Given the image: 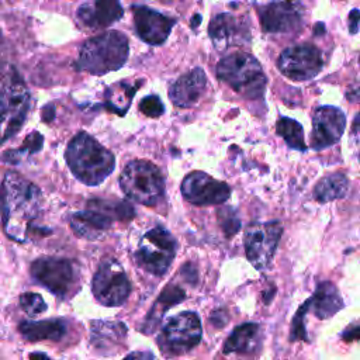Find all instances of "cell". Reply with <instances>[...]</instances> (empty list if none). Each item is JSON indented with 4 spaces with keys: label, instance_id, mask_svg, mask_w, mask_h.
<instances>
[{
    "label": "cell",
    "instance_id": "1f68e13d",
    "mask_svg": "<svg viewBox=\"0 0 360 360\" xmlns=\"http://www.w3.org/2000/svg\"><path fill=\"white\" fill-rule=\"evenodd\" d=\"M139 110L145 115L152 117V118H158L165 112V107H163L162 100L155 94H150V96H146L145 98H142L141 103H139Z\"/></svg>",
    "mask_w": 360,
    "mask_h": 360
},
{
    "label": "cell",
    "instance_id": "7402d4cb",
    "mask_svg": "<svg viewBox=\"0 0 360 360\" xmlns=\"http://www.w3.org/2000/svg\"><path fill=\"white\" fill-rule=\"evenodd\" d=\"M307 301L308 311L311 309L321 319L330 318L343 307V301L342 297L339 295L338 288L329 281L321 283L316 287L315 294Z\"/></svg>",
    "mask_w": 360,
    "mask_h": 360
},
{
    "label": "cell",
    "instance_id": "484cf974",
    "mask_svg": "<svg viewBox=\"0 0 360 360\" xmlns=\"http://www.w3.org/2000/svg\"><path fill=\"white\" fill-rule=\"evenodd\" d=\"M257 332V323H243L238 326L224 343V353H245L250 350Z\"/></svg>",
    "mask_w": 360,
    "mask_h": 360
},
{
    "label": "cell",
    "instance_id": "e0dca14e",
    "mask_svg": "<svg viewBox=\"0 0 360 360\" xmlns=\"http://www.w3.org/2000/svg\"><path fill=\"white\" fill-rule=\"evenodd\" d=\"M134 24L138 37L149 45L163 44L176 20L145 6H132Z\"/></svg>",
    "mask_w": 360,
    "mask_h": 360
},
{
    "label": "cell",
    "instance_id": "8992f818",
    "mask_svg": "<svg viewBox=\"0 0 360 360\" xmlns=\"http://www.w3.org/2000/svg\"><path fill=\"white\" fill-rule=\"evenodd\" d=\"M120 186L127 197L143 205H156L165 193L160 170L148 160L129 162L120 176Z\"/></svg>",
    "mask_w": 360,
    "mask_h": 360
},
{
    "label": "cell",
    "instance_id": "5b68a950",
    "mask_svg": "<svg viewBox=\"0 0 360 360\" xmlns=\"http://www.w3.org/2000/svg\"><path fill=\"white\" fill-rule=\"evenodd\" d=\"M217 77L236 93L257 98L266 87V76L257 59L246 52H233L217 65Z\"/></svg>",
    "mask_w": 360,
    "mask_h": 360
},
{
    "label": "cell",
    "instance_id": "ac0fdd59",
    "mask_svg": "<svg viewBox=\"0 0 360 360\" xmlns=\"http://www.w3.org/2000/svg\"><path fill=\"white\" fill-rule=\"evenodd\" d=\"M207 84L205 72L195 68L180 76L169 89V97L177 107H190L202 96Z\"/></svg>",
    "mask_w": 360,
    "mask_h": 360
},
{
    "label": "cell",
    "instance_id": "277c9868",
    "mask_svg": "<svg viewBox=\"0 0 360 360\" xmlns=\"http://www.w3.org/2000/svg\"><path fill=\"white\" fill-rule=\"evenodd\" d=\"M128 52V39L122 32L105 31L83 44L76 68L91 75H105L124 66Z\"/></svg>",
    "mask_w": 360,
    "mask_h": 360
},
{
    "label": "cell",
    "instance_id": "3957f363",
    "mask_svg": "<svg viewBox=\"0 0 360 360\" xmlns=\"http://www.w3.org/2000/svg\"><path fill=\"white\" fill-rule=\"evenodd\" d=\"M30 91L10 62L0 63V143L14 136L25 122Z\"/></svg>",
    "mask_w": 360,
    "mask_h": 360
},
{
    "label": "cell",
    "instance_id": "4fadbf2b",
    "mask_svg": "<svg viewBox=\"0 0 360 360\" xmlns=\"http://www.w3.org/2000/svg\"><path fill=\"white\" fill-rule=\"evenodd\" d=\"M202 329L197 314L181 312L167 321L162 330L165 346L174 354H181L195 347L201 340Z\"/></svg>",
    "mask_w": 360,
    "mask_h": 360
},
{
    "label": "cell",
    "instance_id": "9a60e30c",
    "mask_svg": "<svg viewBox=\"0 0 360 360\" xmlns=\"http://www.w3.org/2000/svg\"><path fill=\"white\" fill-rule=\"evenodd\" d=\"M346 117L342 110L332 105H321L312 117L311 146L315 150H322L335 145L343 135Z\"/></svg>",
    "mask_w": 360,
    "mask_h": 360
},
{
    "label": "cell",
    "instance_id": "7c38bea8",
    "mask_svg": "<svg viewBox=\"0 0 360 360\" xmlns=\"http://www.w3.org/2000/svg\"><path fill=\"white\" fill-rule=\"evenodd\" d=\"M304 6L300 0H273L257 7L264 32H292L304 21Z\"/></svg>",
    "mask_w": 360,
    "mask_h": 360
},
{
    "label": "cell",
    "instance_id": "2e32d148",
    "mask_svg": "<svg viewBox=\"0 0 360 360\" xmlns=\"http://www.w3.org/2000/svg\"><path fill=\"white\" fill-rule=\"evenodd\" d=\"M208 35L212 45L218 51H224L231 46L249 42L250 28L243 18L229 13H221L211 20L208 25Z\"/></svg>",
    "mask_w": 360,
    "mask_h": 360
},
{
    "label": "cell",
    "instance_id": "836d02e7",
    "mask_svg": "<svg viewBox=\"0 0 360 360\" xmlns=\"http://www.w3.org/2000/svg\"><path fill=\"white\" fill-rule=\"evenodd\" d=\"M124 360H156V359L150 352L141 350V352H132Z\"/></svg>",
    "mask_w": 360,
    "mask_h": 360
},
{
    "label": "cell",
    "instance_id": "603a6c76",
    "mask_svg": "<svg viewBox=\"0 0 360 360\" xmlns=\"http://www.w3.org/2000/svg\"><path fill=\"white\" fill-rule=\"evenodd\" d=\"M20 333L31 340H59L65 332H66V325L60 319H46V321H38V322H31V321H24L18 326Z\"/></svg>",
    "mask_w": 360,
    "mask_h": 360
},
{
    "label": "cell",
    "instance_id": "74e56055",
    "mask_svg": "<svg viewBox=\"0 0 360 360\" xmlns=\"http://www.w3.org/2000/svg\"><path fill=\"white\" fill-rule=\"evenodd\" d=\"M52 117H53V108H52V105H48L44 110V121H49V120H52Z\"/></svg>",
    "mask_w": 360,
    "mask_h": 360
},
{
    "label": "cell",
    "instance_id": "30bf717a",
    "mask_svg": "<svg viewBox=\"0 0 360 360\" xmlns=\"http://www.w3.org/2000/svg\"><path fill=\"white\" fill-rule=\"evenodd\" d=\"M91 290L100 304L118 307L127 301L131 292V284L120 263L108 260L94 274Z\"/></svg>",
    "mask_w": 360,
    "mask_h": 360
},
{
    "label": "cell",
    "instance_id": "e575fe53",
    "mask_svg": "<svg viewBox=\"0 0 360 360\" xmlns=\"http://www.w3.org/2000/svg\"><path fill=\"white\" fill-rule=\"evenodd\" d=\"M359 28V10L353 8L349 14V30L352 34H356Z\"/></svg>",
    "mask_w": 360,
    "mask_h": 360
},
{
    "label": "cell",
    "instance_id": "4316f807",
    "mask_svg": "<svg viewBox=\"0 0 360 360\" xmlns=\"http://www.w3.org/2000/svg\"><path fill=\"white\" fill-rule=\"evenodd\" d=\"M276 131L290 148L301 152L307 150L302 127L295 120L288 117H280L276 124Z\"/></svg>",
    "mask_w": 360,
    "mask_h": 360
},
{
    "label": "cell",
    "instance_id": "d590c367",
    "mask_svg": "<svg viewBox=\"0 0 360 360\" xmlns=\"http://www.w3.org/2000/svg\"><path fill=\"white\" fill-rule=\"evenodd\" d=\"M343 338L345 340H356L359 338V328L354 325L352 326V332L347 329L345 333H343Z\"/></svg>",
    "mask_w": 360,
    "mask_h": 360
},
{
    "label": "cell",
    "instance_id": "7a4b0ae2",
    "mask_svg": "<svg viewBox=\"0 0 360 360\" xmlns=\"http://www.w3.org/2000/svg\"><path fill=\"white\" fill-rule=\"evenodd\" d=\"M65 159L75 177L86 186H98L115 166L114 155L86 132H79L72 138Z\"/></svg>",
    "mask_w": 360,
    "mask_h": 360
},
{
    "label": "cell",
    "instance_id": "4dcf8cb0",
    "mask_svg": "<svg viewBox=\"0 0 360 360\" xmlns=\"http://www.w3.org/2000/svg\"><path fill=\"white\" fill-rule=\"evenodd\" d=\"M218 221H219L222 231L228 236H232L240 228V221H239L236 212L231 207H225L218 211Z\"/></svg>",
    "mask_w": 360,
    "mask_h": 360
},
{
    "label": "cell",
    "instance_id": "ffe728a7",
    "mask_svg": "<svg viewBox=\"0 0 360 360\" xmlns=\"http://www.w3.org/2000/svg\"><path fill=\"white\" fill-rule=\"evenodd\" d=\"M112 218L105 212L90 207L86 211L75 212L70 217V226L73 232L86 239L100 238L111 225Z\"/></svg>",
    "mask_w": 360,
    "mask_h": 360
},
{
    "label": "cell",
    "instance_id": "8d00e7d4",
    "mask_svg": "<svg viewBox=\"0 0 360 360\" xmlns=\"http://www.w3.org/2000/svg\"><path fill=\"white\" fill-rule=\"evenodd\" d=\"M30 360H51L45 353H39V352H35V353H31L30 354Z\"/></svg>",
    "mask_w": 360,
    "mask_h": 360
},
{
    "label": "cell",
    "instance_id": "f1b7e54d",
    "mask_svg": "<svg viewBox=\"0 0 360 360\" xmlns=\"http://www.w3.org/2000/svg\"><path fill=\"white\" fill-rule=\"evenodd\" d=\"M183 298H184V292H183L180 288L173 287V285L165 288V291L160 294L159 300L156 301V305H155L153 309H152V312H156V311H158V314H155L152 318H148V321L153 319L152 325H156V323L160 321V318H162L165 309H166V308H170L172 305H174V304H177V302H180Z\"/></svg>",
    "mask_w": 360,
    "mask_h": 360
},
{
    "label": "cell",
    "instance_id": "6da1fadb",
    "mask_svg": "<svg viewBox=\"0 0 360 360\" xmlns=\"http://www.w3.org/2000/svg\"><path fill=\"white\" fill-rule=\"evenodd\" d=\"M39 188L14 172H8L0 187L3 228L8 238L25 242L34 219L39 214Z\"/></svg>",
    "mask_w": 360,
    "mask_h": 360
},
{
    "label": "cell",
    "instance_id": "8fae6325",
    "mask_svg": "<svg viewBox=\"0 0 360 360\" xmlns=\"http://www.w3.org/2000/svg\"><path fill=\"white\" fill-rule=\"evenodd\" d=\"M277 65L280 72L288 79L304 82L315 77L321 72L323 60L315 45L301 44L284 49Z\"/></svg>",
    "mask_w": 360,
    "mask_h": 360
},
{
    "label": "cell",
    "instance_id": "52a82bcc",
    "mask_svg": "<svg viewBox=\"0 0 360 360\" xmlns=\"http://www.w3.org/2000/svg\"><path fill=\"white\" fill-rule=\"evenodd\" d=\"M176 255V240L172 233L156 225L139 239L135 259L141 267L153 276H163Z\"/></svg>",
    "mask_w": 360,
    "mask_h": 360
},
{
    "label": "cell",
    "instance_id": "d4e9b609",
    "mask_svg": "<svg viewBox=\"0 0 360 360\" xmlns=\"http://www.w3.org/2000/svg\"><path fill=\"white\" fill-rule=\"evenodd\" d=\"M136 89L138 86H135V83L127 82H120L111 86L105 94V107L118 115H124L131 104L132 96L135 94Z\"/></svg>",
    "mask_w": 360,
    "mask_h": 360
},
{
    "label": "cell",
    "instance_id": "ab89813d",
    "mask_svg": "<svg viewBox=\"0 0 360 360\" xmlns=\"http://www.w3.org/2000/svg\"><path fill=\"white\" fill-rule=\"evenodd\" d=\"M163 3H179V1H184V0H160Z\"/></svg>",
    "mask_w": 360,
    "mask_h": 360
},
{
    "label": "cell",
    "instance_id": "5bb4252c",
    "mask_svg": "<svg viewBox=\"0 0 360 360\" xmlns=\"http://www.w3.org/2000/svg\"><path fill=\"white\" fill-rule=\"evenodd\" d=\"M181 194L194 205H217L229 198L231 188L204 172H191L181 183Z\"/></svg>",
    "mask_w": 360,
    "mask_h": 360
},
{
    "label": "cell",
    "instance_id": "44dd1931",
    "mask_svg": "<svg viewBox=\"0 0 360 360\" xmlns=\"http://www.w3.org/2000/svg\"><path fill=\"white\" fill-rule=\"evenodd\" d=\"M125 333L127 328L121 322L96 321L91 323L90 342L103 354H111L118 352Z\"/></svg>",
    "mask_w": 360,
    "mask_h": 360
},
{
    "label": "cell",
    "instance_id": "d6986e66",
    "mask_svg": "<svg viewBox=\"0 0 360 360\" xmlns=\"http://www.w3.org/2000/svg\"><path fill=\"white\" fill-rule=\"evenodd\" d=\"M124 14L120 0H94L84 3L77 10L79 20L90 28H105L118 21Z\"/></svg>",
    "mask_w": 360,
    "mask_h": 360
},
{
    "label": "cell",
    "instance_id": "cb8c5ba5",
    "mask_svg": "<svg viewBox=\"0 0 360 360\" xmlns=\"http://www.w3.org/2000/svg\"><path fill=\"white\" fill-rule=\"evenodd\" d=\"M349 188V180L342 173H333L322 180L314 188V197L319 202H328L336 198L345 197Z\"/></svg>",
    "mask_w": 360,
    "mask_h": 360
},
{
    "label": "cell",
    "instance_id": "f35d334b",
    "mask_svg": "<svg viewBox=\"0 0 360 360\" xmlns=\"http://www.w3.org/2000/svg\"><path fill=\"white\" fill-rule=\"evenodd\" d=\"M194 17H195V20L193 21V27H197V25L200 24V15H198V14H195Z\"/></svg>",
    "mask_w": 360,
    "mask_h": 360
},
{
    "label": "cell",
    "instance_id": "f546056e",
    "mask_svg": "<svg viewBox=\"0 0 360 360\" xmlns=\"http://www.w3.org/2000/svg\"><path fill=\"white\" fill-rule=\"evenodd\" d=\"M20 305L22 311L30 316H35L46 311V304L44 298L35 292H24L20 297Z\"/></svg>",
    "mask_w": 360,
    "mask_h": 360
},
{
    "label": "cell",
    "instance_id": "83f0119b",
    "mask_svg": "<svg viewBox=\"0 0 360 360\" xmlns=\"http://www.w3.org/2000/svg\"><path fill=\"white\" fill-rule=\"evenodd\" d=\"M42 135L39 132H31L25 141H24V145L18 149V150H7L3 156H1V160L4 162H8V163H17L21 160L22 156L25 155H30V153H35L38 152L41 148H42Z\"/></svg>",
    "mask_w": 360,
    "mask_h": 360
},
{
    "label": "cell",
    "instance_id": "9c48e42d",
    "mask_svg": "<svg viewBox=\"0 0 360 360\" xmlns=\"http://www.w3.org/2000/svg\"><path fill=\"white\" fill-rule=\"evenodd\" d=\"M32 277L60 298H66L77 283L75 264L68 259L41 257L31 264Z\"/></svg>",
    "mask_w": 360,
    "mask_h": 360
},
{
    "label": "cell",
    "instance_id": "d6a6232c",
    "mask_svg": "<svg viewBox=\"0 0 360 360\" xmlns=\"http://www.w3.org/2000/svg\"><path fill=\"white\" fill-rule=\"evenodd\" d=\"M307 312H308V301H305L300 307V309L295 314V318L291 322V340H297V339L307 340V333L304 328V318Z\"/></svg>",
    "mask_w": 360,
    "mask_h": 360
},
{
    "label": "cell",
    "instance_id": "ba28073f",
    "mask_svg": "<svg viewBox=\"0 0 360 360\" xmlns=\"http://www.w3.org/2000/svg\"><path fill=\"white\" fill-rule=\"evenodd\" d=\"M283 226L278 221L255 222L245 232V250L248 260L257 270L269 267L276 253Z\"/></svg>",
    "mask_w": 360,
    "mask_h": 360
}]
</instances>
